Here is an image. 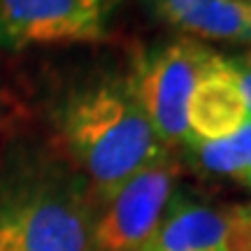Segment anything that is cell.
<instances>
[{"label":"cell","instance_id":"obj_1","mask_svg":"<svg viewBox=\"0 0 251 251\" xmlns=\"http://www.w3.org/2000/svg\"><path fill=\"white\" fill-rule=\"evenodd\" d=\"M56 124L98 205L142 168L170 153L144 117L128 75H105L75 86L56 109Z\"/></svg>","mask_w":251,"mask_h":251},{"label":"cell","instance_id":"obj_2","mask_svg":"<svg viewBox=\"0 0 251 251\" xmlns=\"http://www.w3.org/2000/svg\"><path fill=\"white\" fill-rule=\"evenodd\" d=\"M98 200L79 172L26 168L0 179V251H91Z\"/></svg>","mask_w":251,"mask_h":251},{"label":"cell","instance_id":"obj_3","mask_svg":"<svg viewBox=\"0 0 251 251\" xmlns=\"http://www.w3.org/2000/svg\"><path fill=\"white\" fill-rule=\"evenodd\" d=\"M216 51L193 37H175L135 56L128 75L133 93L156 137L168 149L186 142V102Z\"/></svg>","mask_w":251,"mask_h":251},{"label":"cell","instance_id":"obj_4","mask_svg":"<svg viewBox=\"0 0 251 251\" xmlns=\"http://www.w3.org/2000/svg\"><path fill=\"white\" fill-rule=\"evenodd\" d=\"M124 0H0V47L91 45L105 40Z\"/></svg>","mask_w":251,"mask_h":251},{"label":"cell","instance_id":"obj_5","mask_svg":"<svg viewBox=\"0 0 251 251\" xmlns=\"http://www.w3.org/2000/svg\"><path fill=\"white\" fill-rule=\"evenodd\" d=\"M177 170L179 165L172 153H165L98 205L91 230V251L147 249L175 193Z\"/></svg>","mask_w":251,"mask_h":251},{"label":"cell","instance_id":"obj_6","mask_svg":"<svg viewBox=\"0 0 251 251\" xmlns=\"http://www.w3.org/2000/svg\"><path fill=\"white\" fill-rule=\"evenodd\" d=\"M249 121L230 61L214 54L202 68L186 102V142H214Z\"/></svg>","mask_w":251,"mask_h":251},{"label":"cell","instance_id":"obj_7","mask_svg":"<svg viewBox=\"0 0 251 251\" xmlns=\"http://www.w3.org/2000/svg\"><path fill=\"white\" fill-rule=\"evenodd\" d=\"M156 21L184 37L251 45V5L240 0H140Z\"/></svg>","mask_w":251,"mask_h":251},{"label":"cell","instance_id":"obj_8","mask_svg":"<svg viewBox=\"0 0 251 251\" xmlns=\"http://www.w3.org/2000/svg\"><path fill=\"white\" fill-rule=\"evenodd\" d=\"M144 251H226V214L186 193H172Z\"/></svg>","mask_w":251,"mask_h":251},{"label":"cell","instance_id":"obj_9","mask_svg":"<svg viewBox=\"0 0 251 251\" xmlns=\"http://www.w3.org/2000/svg\"><path fill=\"white\" fill-rule=\"evenodd\" d=\"M184 149L202 172L244 181L251 175V119L228 137L214 142H188Z\"/></svg>","mask_w":251,"mask_h":251},{"label":"cell","instance_id":"obj_10","mask_svg":"<svg viewBox=\"0 0 251 251\" xmlns=\"http://www.w3.org/2000/svg\"><path fill=\"white\" fill-rule=\"evenodd\" d=\"M226 251H251V205L226 209Z\"/></svg>","mask_w":251,"mask_h":251},{"label":"cell","instance_id":"obj_11","mask_svg":"<svg viewBox=\"0 0 251 251\" xmlns=\"http://www.w3.org/2000/svg\"><path fill=\"white\" fill-rule=\"evenodd\" d=\"M228 61H230V68L235 72V79H237V86H240V93H242L244 105H247V112H249L251 119V61H244L242 56H233Z\"/></svg>","mask_w":251,"mask_h":251},{"label":"cell","instance_id":"obj_12","mask_svg":"<svg viewBox=\"0 0 251 251\" xmlns=\"http://www.w3.org/2000/svg\"><path fill=\"white\" fill-rule=\"evenodd\" d=\"M242 58H244V61H251V45H249V49L242 54Z\"/></svg>","mask_w":251,"mask_h":251},{"label":"cell","instance_id":"obj_13","mask_svg":"<svg viewBox=\"0 0 251 251\" xmlns=\"http://www.w3.org/2000/svg\"><path fill=\"white\" fill-rule=\"evenodd\" d=\"M242 184H244V186H247V188H249V191H251V175H249V177H247V179L242 181Z\"/></svg>","mask_w":251,"mask_h":251},{"label":"cell","instance_id":"obj_14","mask_svg":"<svg viewBox=\"0 0 251 251\" xmlns=\"http://www.w3.org/2000/svg\"><path fill=\"white\" fill-rule=\"evenodd\" d=\"M240 2H247V5H251V0H240Z\"/></svg>","mask_w":251,"mask_h":251}]
</instances>
